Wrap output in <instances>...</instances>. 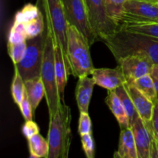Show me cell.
Here are the masks:
<instances>
[{
  "instance_id": "obj_34",
  "label": "cell",
  "mask_w": 158,
  "mask_h": 158,
  "mask_svg": "<svg viewBox=\"0 0 158 158\" xmlns=\"http://www.w3.org/2000/svg\"><path fill=\"white\" fill-rule=\"evenodd\" d=\"M150 76L151 77L153 82H154L156 92H157V100H158V65L157 64H154V66H153L152 69H151V73H150Z\"/></svg>"
},
{
  "instance_id": "obj_17",
  "label": "cell",
  "mask_w": 158,
  "mask_h": 158,
  "mask_svg": "<svg viewBox=\"0 0 158 158\" xmlns=\"http://www.w3.org/2000/svg\"><path fill=\"white\" fill-rule=\"evenodd\" d=\"M117 153L121 158H138L137 147L131 127L120 131Z\"/></svg>"
},
{
  "instance_id": "obj_12",
  "label": "cell",
  "mask_w": 158,
  "mask_h": 158,
  "mask_svg": "<svg viewBox=\"0 0 158 158\" xmlns=\"http://www.w3.org/2000/svg\"><path fill=\"white\" fill-rule=\"evenodd\" d=\"M91 75L95 80L96 85L107 90H115L119 86L127 83L121 67L119 65L114 69L94 68Z\"/></svg>"
},
{
  "instance_id": "obj_13",
  "label": "cell",
  "mask_w": 158,
  "mask_h": 158,
  "mask_svg": "<svg viewBox=\"0 0 158 158\" xmlns=\"http://www.w3.org/2000/svg\"><path fill=\"white\" fill-rule=\"evenodd\" d=\"M124 86L126 87L140 118L144 121H151L154 103L148 97H145L133 83H125Z\"/></svg>"
},
{
  "instance_id": "obj_9",
  "label": "cell",
  "mask_w": 158,
  "mask_h": 158,
  "mask_svg": "<svg viewBox=\"0 0 158 158\" xmlns=\"http://www.w3.org/2000/svg\"><path fill=\"white\" fill-rule=\"evenodd\" d=\"M93 30L99 40L114 35L120 27L107 16L103 0H84Z\"/></svg>"
},
{
  "instance_id": "obj_15",
  "label": "cell",
  "mask_w": 158,
  "mask_h": 158,
  "mask_svg": "<svg viewBox=\"0 0 158 158\" xmlns=\"http://www.w3.org/2000/svg\"><path fill=\"white\" fill-rule=\"evenodd\" d=\"M105 102L117 119L120 127V131L131 127L129 119L124 106L115 90H108Z\"/></svg>"
},
{
  "instance_id": "obj_27",
  "label": "cell",
  "mask_w": 158,
  "mask_h": 158,
  "mask_svg": "<svg viewBox=\"0 0 158 158\" xmlns=\"http://www.w3.org/2000/svg\"><path fill=\"white\" fill-rule=\"evenodd\" d=\"M120 28L134 32L145 34L158 38V23L148 25H136V26H123Z\"/></svg>"
},
{
  "instance_id": "obj_2",
  "label": "cell",
  "mask_w": 158,
  "mask_h": 158,
  "mask_svg": "<svg viewBox=\"0 0 158 158\" xmlns=\"http://www.w3.org/2000/svg\"><path fill=\"white\" fill-rule=\"evenodd\" d=\"M71 120L70 107L61 102L56 113L49 118L48 158H69L72 142Z\"/></svg>"
},
{
  "instance_id": "obj_14",
  "label": "cell",
  "mask_w": 158,
  "mask_h": 158,
  "mask_svg": "<svg viewBox=\"0 0 158 158\" xmlns=\"http://www.w3.org/2000/svg\"><path fill=\"white\" fill-rule=\"evenodd\" d=\"M95 85V80L93 77L89 78L88 76H85L79 78L76 86L75 96L80 113H88L89 103Z\"/></svg>"
},
{
  "instance_id": "obj_6",
  "label": "cell",
  "mask_w": 158,
  "mask_h": 158,
  "mask_svg": "<svg viewBox=\"0 0 158 158\" xmlns=\"http://www.w3.org/2000/svg\"><path fill=\"white\" fill-rule=\"evenodd\" d=\"M47 29L41 35L27 40V47L23 60L14 65L24 81L40 77L44 55Z\"/></svg>"
},
{
  "instance_id": "obj_7",
  "label": "cell",
  "mask_w": 158,
  "mask_h": 158,
  "mask_svg": "<svg viewBox=\"0 0 158 158\" xmlns=\"http://www.w3.org/2000/svg\"><path fill=\"white\" fill-rule=\"evenodd\" d=\"M120 26L158 23V4L141 1L127 0Z\"/></svg>"
},
{
  "instance_id": "obj_35",
  "label": "cell",
  "mask_w": 158,
  "mask_h": 158,
  "mask_svg": "<svg viewBox=\"0 0 158 158\" xmlns=\"http://www.w3.org/2000/svg\"><path fill=\"white\" fill-rule=\"evenodd\" d=\"M150 158H158V145L154 138L152 141V144H151Z\"/></svg>"
},
{
  "instance_id": "obj_40",
  "label": "cell",
  "mask_w": 158,
  "mask_h": 158,
  "mask_svg": "<svg viewBox=\"0 0 158 158\" xmlns=\"http://www.w3.org/2000/svg\"><path fill=\"white\" fill-rule=\"evenodd\" d=\"M120 158H121V157H120Z\"/></svg>"
},
{
  "instance_id": "obj_39",
  "label": "cell",
  "mask_w": 158,
  "mask_h": 158,
  "mask_svg": "<svg viewBox=\"0 0 158 158\" xmlns=\"http://www.w3.org/2000/svg\"><path fill=\"white\" fill-rule=\"evenodd\" d=\"M154 139H155V140H156V141H157V145H158V137H154Z\"/></svg>"
},
{
  "instance_id": "obj_11",
  "label": "cell",
  "mask_w": 158,
  "mask_h": 158,
  "mask_svg": "<svg viewBox=\"0 0 158 158\" xmlns=\"http://www.w3.org/2000/svg\"><path fill=\"white\" fill-rule=\"evenodd\" d=\"M137 147L138 158H150L152 141L154 138L151 121L147 122L140 117L131 125Z\"/></svg>"
},
{
  "instance_id": "obj_28",
  "label": "cell",
  "mask_w": 158,
  "mask_h": 158,
  "mask_svg": "<svg viewBox=\"0 0 158 158\" xmlns=\"http://www.w3.org/2000/svg\"><path fill=\"white\" fill-rule=\"evenodd\" d=\"M8 52L12 60L14 65L17 64L23 60V56L26 52V47H27V43L23 42V43H16V44H11L7 43Z\"/></svg>"
},
{
  "instance_id": "obj_32",
  "label": "cell",
  "mask_w": 158,
  "mask_h": 158,
  "mask_svg": "<svg viewBox=\"0 0 158 158\" xmlns=\"http://www.w3.org/2000/svg\"><path fill=\"white\" fill-rule=\"evenodd\" d=\"M22 133L28 140L35 134H40V127L33 120H26V123L22 127Z\"/></svg>"
},
{
  "instance_id": "obj_19",
  "label": "cell",
  "mask_w": 158,
  "mask_h": 158,
  "mask_svg": "<svg viewBox=\"0 0 158 158\" xmlns=\"http://www.w3.org/2000/svg\"><path fill=\"white\" fill-rule=\"evenodd\" d=\"M127 0H103L107 16L120 27Z\"/></svg>"
},
{
  "instance_id": "obj_4",
  "label": "cell",
  "mask_w": 158,
  "mask_h": 158,
  "mask_svg": "<svg viewBox=\"0 0 158 158\" xmlns=\"http://www.w3.org/2000/svg\"><path fill=\"white\" fill-rule=\"evenodd\" d=\"M37 6L44 11L46 28L52 35L55 45L61 48L65 63L71 74L66 44L69 24L65 15L62 0H37Z\"/></svg>"
},
{
  "instance_id": "obj_21",
  "label": "cell",
  "mask_w": 158,
  "mask_h": 158,
  "mask_svg": "<svg viewBox=\"0 0 158 158\" xmlns=\"http://www.w3.org/2000/svg\"><path fill=\"white\" fill-rule=\"evenodd\" d=\"M115 92L117 93V96L120 97V100H121L122 103H123V106H124V109L126 110L127 114L128 119H129L130 125H131L140 117L137 110H136L135 106H134V103H133L132 100H131V97H130L129 94H128L124 85L117 88L115 89Z\"/></svg>"
},
{
  "instance_id": "obj_29",
  "label": "cell",
  "mask_w": 158,
  "mask_h": 158,
  "mask_svg": "<svg viewBox=\"0 0 158 158\" xmlns=\"http://www.w3.org/2000/svg\"><path fill=\"white\" fill-rule=\"evenodd\" d=\"M82 146L86 158H94L95 157V143L92 133L80 136Z\"/></svg>"
},
{
  "instance_id": "obj_31",
  "label": "cell",
  "mask_w": 158,
  "mask_h": 158,
  "mask_svg": "<svg viewBox=\"0 0 158 158\" xmlns=\"http://www.w3.org/2000/svg\"><path fill=\"white\" fill-rule=\"evenodd\" d=\"M20 111H21L22 114H23V117L26 120H32V117H33V110H32V105H31L30 101H29V98L27 97V94H25L24 97H23V100L19 105Z\"/></svg>"
},
{
  "instance_id": "obj_23",
  "label": "cell",
  "mask_w": 158,
  "mask_h": 158,
  "mask_svg": "<svg viewBox=\"0 0 158 158\" xmlns=\"http://www.w3.org/2000/svg\"><path fill=\"white\" fill-rule=\"evenodd\" d=\"M25 94H26L25 81L20 76L19 71L15 69V73L11 85V94L14 102L18 105V106L23 100Z\"/></svg>"
},
{
  "instance_id": "obj_36",
  "label": "cell",
  "mask_w": 158,
  "mask_h": 158,
  "mask_svg": "<svg viewBox=\"0 0 158 158\" xmlns=\"http://www.w3.org/2000/svg\"><path fill=\"white\" fill-rule=\"evenodd\" d=\"M141 1H145V2H148L156 3V4H158V0H141Z\"/></svg>"
},
{
  "instance_id": "obj_30",
  "label": "cell",
  "mask_w": 158,
  "mask_h": 158,
  "mask_svg": "<svg viewBox=\"0 0 158 158\" xmlns=\"http://www.w3.org/2000/svg\"><path fill=\"white\" fill-rule=\"evenodd\" d=\"M78 133L80 136L92 133V122L88 113H80Z\"/></svg>"
},
{
  "instance_id": "obj_22",
  "label": "cell",
  "mask_w": 158,
  "mask_h": 158,
  "mask_svg": "<svg viewBox=\"0 0 158 158\" xmlns=\"http://www.w3.org/2000/svg\"><path fill=\"white\" fill-rule=\"evenodd\" d=\"M131 83H133L145 97H148L154 103L158 100L155 86L150 74L143 76Z\"/></svg>"
},
{
  "instance_id": "obj_26",
  "label": "cell",
  "mask_w": 158,
  "mask_h": 158,
  "mask_svg": "<svg viewBox=\"0 0 158 158\" xmlns=\"http://www.w3.org/2000/svg\"><path fill=\"white\" fill-rule=\"evenodd\" d=\"M27 41L26 27L23 23L14 21L8 36V43L16 44Z\"/></svg>"
},
{
  "instance_id": "obj_38",
  "label": "cell",
  "mask_w": 158,
  "mask_h": 158,
  "mask_svg": "<svg viewBox=\"0 0 158 158\" xmlns=\"http://www.w3.org/2000/svg\"><path fill=\"white\" fill-rule=\"evenodd\" d=\"M29 158H38V157H35V156H33V155H32V154H30V156H29Z\"/></svg>"
},
{
  "instance_id": "obj_16",
  "label": "cell",
  "mask_w": 158,
  "mask_h": 158,
  "mask_svg": "<svg viewBox=\"0 0 158 158\" xmlns=\"http://www.w3.org/2000/svg\"><path fill=\"white\" fill-rule=\"evenodd\" d=\"M55 70L56 77L57 86H58L59 94H60L61 101L64 102V92L67 83L68 77L70 73L68 70L66 65L65 63L64 56H63V51L61 48L57 45H55Z\"/></svg>"
},
{
  "instance_id": "obj_25",
  "label": "cell",
  "mask_w": 158,
  "mask_h": 158,
  "mask_svg": "<svg viewBox=\"0 0 158 158\" xmlns=\"http://www.w3.org/2000/svg\"><path fill=\"white\" fill-rule=\"evenodd\" d=\"M24 24L26 27L27 40H30L41 35L46 29L43 13L34 19L30 20Z\"/></svg>"
},
{
  "instance_id": "obj_20",
  "label": "cell",
  "mask_w": 158,
  "mask_h": 158,
  "mask_svg": "<svg viewBox=\"0 0 158 158\" xmlns=\"http://www.w3.org/2000/svg\"><path fill=\"white\" fill-rule=\"evenodd\" d=\"M29 153L38 158H48L49 143L41 134H38L28 139Z\"/></svg>"
},
{
  "instance_id": "obj_1",
  "label": "cell",
  "mask_w": 158,
  "mask_h": 158,
  "mask_svg": "<svg viewBox=\"0 0 158 158\" xmlns=\"http://www.w3.org/2000/svg\"><path fill=\"white\" fill-rule=\"evenodd\" d=\"M117 61L130 54L141 52L158 65V38L120 28L103 40Z\"/></svg>"
},
{
  "instance_id": "obj_3",
  "label": "cell",
  "mask_w": 158,
  "mask_h": 158,
  "mask_svg": "<svg viewBox=\"0 0 158 158\" xmlns=\"http://www.w3.org/2000/svg\"><path fill=\"white\" fill-rule=\"evenodd\" d=\"M67 55L71 74L75 77L89 76L94 69L87 40L75 26L69 25L67 29Z\"/></svg>"
},
{
  "instance_id": "obj_33",
  "label": "cell",
  "mask_w": 158,
  "mask_h": 158,
  "mask_svg": "<svg viewBox=\"0 0 158 158\" xmlns=\"http://www.w3.org/2000/svg\"><path fill=\"white\" fill-rule=\"evenodd\" d=\"M151 123H152L153 131H154V137H158V100L154 104Z\"/></svg>"
},
{
  "instance_id": "obj_24",
  "label": "cell",
  "mask_w": 158,
  "mask_h": 158,
  "mask_svg": "<svg viewBox=\"0 0 158 158\" xmlns=\"http://www.w3.org/2000/svg\"><path fill=\"white\" fill-rule=\"evenodd\" d=\"M41 14V9L38 6L28 3L21 10L16 12L14 21L26 23L30 20L35 19Z\"/></svg>"
},
{
  "instance_id": "obj_8",
  "label": "cell",
  "mask_w": 158,
  "mask_h": 158,
  "mask_svg": "<svg viewBox=\"0 0 158 158\" xmlns=\"http://www.w3.org/2000/svg\"><path fill=\"white\" fill-rule=\"evenodd\" d=\"M62 2L68 24L80 31L90 46L99 40L91 27L84 0H62Z\"/></svg>"
},
{
  "instance_id": "obj_5",
  "label": "cell",
  "mask_w": 158,
  "mask_h": 158,
  "mask_svg": "<svg viewBox=\"0 0 158 158\" xmlns=\"http://www.w3.org/2000/svg\"><path fill=\"white\" fill-rule=\"evenodd\" d=\"M47 29V28H46ZM55 43L52 35L47 29L44 55L41 69V77L46 90V100L49 110V118H52L56 113L61 103V98L57 86L55 70Z\"/></svg>"
},
{
  "instance_id": "obj_10",
  "label": "cell",
  "mask_w": 158,
  "mask_h": 158,
  "mask_svg": "<svg viewBox=\"0 0 158 158\" xmlns=\"http://www.w3.org/2000/svg\"><path fill=\"white\" fill-rule=\"evenodd\" d=\"M117 62L121 67L127 83H133L137 79L150 74L154 65L149 56L141 52L130 54Z\"/></svg>"
},
{
  "instance_id": "obj_37",
  "label": "cell",
  "mask_w": 158,
  "mask_h": 158,
  "mask_svg": "<svg viewBox=\"0 0 158 158\" xmlns=\"http://www.w3.org/2000/svg\"><path fill=\"white\" fill-rule=\"evenodd\" d=\"M114 158H120V155L118 154V153H117V151H116L115 153H114Z\"/></svg>"
},
{
  "instance_id": "obj_18",
  "label": "cell",
  "mask_w": 158,
  "mask_h": 158,
  "mask_svg": "<svg viewBox=\"0 0 158 158\" xmlns=\"http://www.w3.org/2000/svg\"><path fill=\"white\" fill-rule=\"evenodd\" d=\"M25 86L26 94L32 105L34 114L42 99L46 96L44 84L41 77H36L25 81Z\"/></svg>"
}]
</instances>
